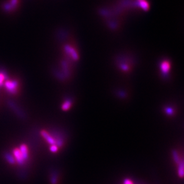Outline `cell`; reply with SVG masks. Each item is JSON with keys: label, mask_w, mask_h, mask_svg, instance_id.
<instances>
[{"label": "cell", "mask_w": 184, "mask_h": 184, "mask_svg": "<svg viewBox=\"0 0 184 184\" xmlns=\"http://www.w3.org/2000/svg\"><path fill=\"white\" fill-rule=\"evenodd\" d=\"M5 88L7 89V90L10 92V93H12L14 94L17 91V83L15 81H7V82L5 83Z\"/></svg>", "instance_id": "1"}, {"label": "cell", "mask_w": 184, "mask_h": 184, "mask_svg": "<svg viewBox=\"0 0 184 184\" xmlns=\"http://www.w3.org/2000/svg\"><path fill=\"white\" fill-rule=\"evenodd\" d=\"M13 156H14V158L16 160V161H17L19 165H22L24 163V159L23 158V156L22 155V153L20 152L19 148H15L13 151Z\"/></svg>", "instance_id": "2"}, {"label": "cell", "mask_w": 184, "mask_h": 184, "mask_svg": "<svg viewBox=\"0 0 184 184\" xmlns=\"http://www.w3.org/2000/svg\"><path fill=\"white\" fill-rule=\"evenodd\" d=\"M41 134L42 136H43V138L47 140V142L50 145H56V140L53 139V138L45 130H42L41 131Z\"/></svg>", "instance_id": "3"}, {"label": "cell", "mask_w": 184, "mask_h": 184, "mask_svg": "<svg viewBox=\"0 0 184 184\" xmlns=\"http://www.w3.org/2000/svg\"><path fill=\"white\" fill-rule=\"evenodd\" d=\"M160 67H161V70L163 73L164 74L168 73L170 69V63L168 60L163 61V62H161V64Z\"/></svg>", "instance_id": "4"}, {"label": "cell", "mask_w": 184, "mask_h": 184, "mask_svg": "<svg viewBox=\"0 0 184 184\" xmlns=\"http://www.w3.org/2000/svg\"><path fill=\"white\" fill-rule=\"evenodd\" d=\"M19 149L22 153V155L23 156L24 160H26L28 158V150L27 146L25 144L21 145L19 148Z\"/></svg>", "instance_id": "5"}, {"label": "cell", "mask_w": 184, "mask_h": 184, "mask_svg": "<svg viewBox=\"0 0 184 184\" xmlns=\"http://www.w3.org/2000/svg\"><path fill=\"white\" fill-rule=\"evenodd\" d=\"M4 157L5 158V160L10 163V164L13 165L16 163V160H15L14 157L12 155L9 154V153H5V155H4Z\"/></svg>", "instance_id": "6"}, {"label": "cell", "mask_w": 184, "mask_h": 184, "mask_svg": "<svg viewBox=\"0 0 184 184\" xmlns=\"http://www.w3.org/2000/svg\"><path fill=\"white\" fill-rule=\"evenodd\" d=\"M179 167H178V175L179 177L182 178L183 176V160H181L179 163Z\"/></svg>", "instance_id": "7"}, {"label": "cell", "mask_w": 184, "mask_h": 184, "mask_svg": "<svg viewBox=\"0 0 184 184\" xmlns=\"http://www.w3.org/2000/svg\"><path fill=\"white\" fill-rule=\"evenodd\" d=\"M173 159H174L176 163H179L180 162V160H179V157L178 154L176 151H174V152H173Z\"/></svg>", "instance_id": "8"}, {"label": "cell", "mask_w": 184, "mask_h": 184, "mask_svg": "<svg viewBox=\"0 0 184 184\" xmlns=\"http://www.w3.org/2000/svg\"><path fill=\"white\" fill-rule=\"evenodd\" d=\"M50 151L53 152H56L58 151V147L56 145H52L50 147Z\"/></svg>", "instance_id": "9"}, {"label": "cell", "mask_w": 184, "mask_h": 184, "mask_svg": "<svg viewBox=\"0 0 184 184\" xmlns=\"http://www.w3.org/2000/svg\"><path fill=\"white\" fill-rule=\"evenodd\" d=\"M4 78H5L4 75L3 73H0V86H2Z\"/></svg>", "instance_id": "10"}, {"label": "cell", "mask_w": 184, "mask_h": 184, "mask_svg": "<svg viewBox=\"0 0 184 184\" xmlns=\"http://www.w3.org/2000/svg\"><path fill=\"white\" fill-rule=\"evenodd\" d=\"M57 176H56L55 175L51 177V182L52 184H56L57 183Z\"/></svg>", "instance_id": "11"}, {"label": "cell", "mask_w": 184, "mask_h": 184, "mask_svg": "<svg viewBox=\"0 0 184 184\" xmlns=\"http://www.w3.org/2000/svg\"><path fill=\"white\" fill-rule=\"evenodd\" d=\"M124 184H134V183H133V182L130 179H126L124 181Z\"/></svg>", "instance_id": "12"}]
</instances>
